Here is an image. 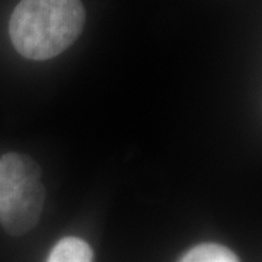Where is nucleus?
I'll return each instance as SVG.
<instances>
[{"mask_svg": "<svg viewBox=\"0 0 262 262\" xmlns=\"http://www.w3.org/2000/svg\"><path fill=\"white\" fill-rule=\"evenodd\" d=\"M181 262H239V259L226 246L217 244H203L185 253Z\"/></svg>", "mask_w": 262, "mask_h": 262, "instance_id": "nucleus-4", "label": "nucleus"}, {"mask_svg": "<svg viewBox=\"0 0 262 262\" xmlns=\"http://www.w3.org/2000/svg\"><path fill=\"white\" fill-rule=\"evenodd\" d=\"M46 200L41 181L24 184L10 194L0 206V223L9 234L19 236L37 225Z\"/></svg>", "mask_w": 262, "mask_h": 262, "instance_id": "nucleus-2", "label": "nucleus"}, {"mask_svg": "<svg viewBox=\"0 0 262 262\" xmlns=\"http://www.w3.org/2000/svg\"><path fill=\"white\" fill-rule=\"evenodd\" d=\"M83 24L80 0H20L10 16L9 34L19 54L48 60L75 42Z\"/></svg>", "mask_w": 262, "mask_h": 262, "instance_id": "nucleus-1", "label": "nucleus"}, {"mask_svg": "<svg viewBox=\"0 0 262 262\" xmlns=\"http://www.w3.org/2000/svg\"><path fill=\"white\" fill-rule=\"evenodd\" d=\"M91 246L79 237H64L53 248L48 262H92Z\"/></svg>", "mask_w": 262, "mask_h": 262, "instance_id": "nucleus-3", "label": "nucleus"}]
</instances>
